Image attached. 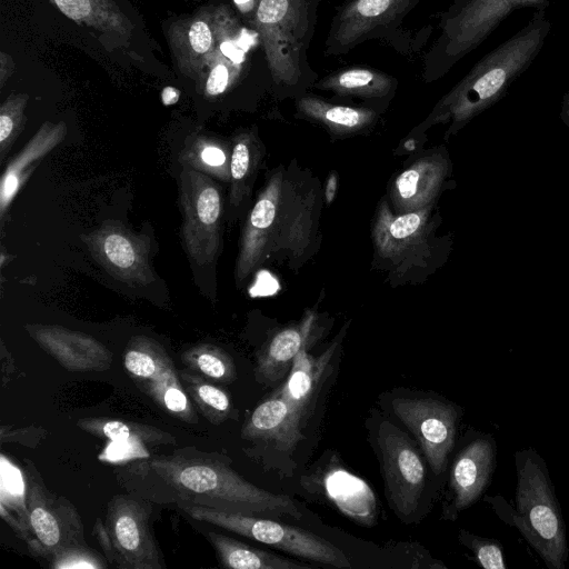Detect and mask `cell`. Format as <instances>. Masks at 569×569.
I'll use <instances>...</instances> for the list:
<instances>
[{
	"label": "cell",
	"instance_id": "1",
	"mask_svg": "<svg viewBox=\"0 0 569 569\" xmlns=\"http://www.w3.org/2000/svg\"><path fill=\"white\" fill-rule=\"evenodd\" d=\"M320 198L316 182L278 167L244 221L234 277L242 284L271 261L298 264L316 246Z\"/></svg>",
	"mask_w": 569,
	"mask_h": 569
},
{
	"label": "cell",
	"instance_id": "2",
	"mask_svg": "<svg viewBox=\"0 0 569 569\" xmlns=\"http://www.w3.org/2000/svg\"><path fill=\"white\" fill-rule=\"evenodd\" d=\"M133 469L150 476L171 495L176 493L177 503L248 516L301 518L289 496L271 493L250 483L228 462L212 455L180 450L170 456H156Z\"/></svg>",
	"mask_w": 569,
	"mask_h": 569
},
{
	"label": "cell",
	"instance_id": "3",
	"mask_svg": "<svg viewBox=\"0 0 569 569\" xmlns=\"http://www.w3.org/2000/svg\"><path fill=\"white\" fill-rule=\"evenodd\" d=\"M551 31L546 10L483 56L435 106L425 123H449L448 138L501 100L533 63Z\"/></svg>",
	"mask_w": 569,
	"mask_h": 569
},
{
	"label": "cell",
	"instance_id": "4",
	"mask_svg": "<svg viewBox=\"0 0 569 569\" xmlns=\"http://www.w3.org/2000/svg\"><path fill=\"white\" fill-rule=\"evenodd\" d=\"M320 0H260L252 28L258 32L278 98H299L318 79L308 51L315 34Z\"/></svg>",
	"mask_w": 569,
	"mask_h": 569
},
{
	"label": "cell",
	"instance_id": "5",
	"mask_svg": "<svg viewBox=\"0 0 569 569\" xmlns=\"http://www.w3.org/2000/svg\"><path fill=\"white\" fill-rule=\"evenodd\" d=\"M516 509L502 497H487L497 515L516 526L549 569H565L566 527L545 460L532 448L515 453Z\"/></svg>",
	"mask_w": 569,
	"mask_h": 569
},
{
	"label": "cell",
	"instance_id": "6",
	"mask_svg": "<svg viewBox=\"0 0 569 569\" xmlns=\"http://www.w3.org/2000/svg\"><path fill=\"white\" fill-rule=\"evenodd\" d=\"M549 4L550 0H455L439 16V32L423 58V80L433 82L446 76L513 11L546 10Z\"/></svg>",
	"mask_w": 569,
	"mask_h": 569
},
{
	"label": "cell",
	"instance_id": "7",
	"mask_svg": "<svg viewBox=\"0 0 569 569\" xmlns=\"http://www.w3.org/2000/svg\"><path fill=\"white\" fill-rule=\"evenodd\" d=\"M177 505L197 521L226 529L308 561L336 568L350 567L342 550L301 528L260 516L227 512L188 502Z\"/></svg>",
	"mask_w": 569,
	"mask_h": 569
},
{
	"label": "cell",
	"instance_id": "8",
	"mask_svg": "<svg viewBox=\"0 0 569 569\" xmlns=\"http://www.w3.org/2000/svg\"><path fill=\"white\" fill-rule=\"evenodd\" d=\"M421 0H347L332 17L325 41L326 56H342L369 40H383L405 52L400 30Z\"/></svg>",
	"mask_w": 569,
	"mask_h": 569
},
{
	"label": "cell",
	"instance_id": "9",
	"mask_svg": "<svg viewBox=\"0 0 569 569\" xmlns=\"http://www.w3.org/2000/svg\"><path fill=\"white\" fill-rule=\"evenodd\" d=\"M98 539L109 562L120 569H161L166 565L142 501L117 495L108 502L104 525L97 520Z\"/></svg>",
	"mask_w": 569,
	"mask_h": 569
},
{
	"label": "cell",
	"instance_id": "10",
	"mask_svg": "<svg viewBox=\"0 0 569 569\" xmlns=\"http://www.w3.org/2000/svg\"><path fill=\"white\" fill-rule=\"evenodd\" d=\"M182 213L181 239L198 266L216 261L221 244L223 198L219 186L204 172L184 168L179 177Z\"/></svg>",
	"mask_w": 569,
	"mask_h": 569
},
{
	"label": "cell",
	"instance_id": "11",
	"mask_svg": "<svg viewBox=\"0 0 569 569\" xmlns=\"http://www.w3.org/2000/svg\"><path fill=\"white\" fill-rule=\"evenodd\" d=\"M123 367L160 409L184 422H198L171 358L156 340L146 336L132 337L123 353Z\"/></svg>",
	"mask_w": 569,
	"mask_h": 569
},
{
	"label": "cell",
	"instance_id": "12",
	"mask_svg": "<svg viewBox=\"0 0 569 569\" xmlns=\"http://www.w3.org/2000/svg\"><path fill=\"white\" fill-rule=\"evenodd\" d=\"M240 26L227 4L203 7L171 22L167 40L177 69L198 83L221 42Z\"/></svg>",
	"mask_w": 569,
	"mask_h": 569
},
{
	"label": "cell",
	"instance_id": "13",
	"mask_svg": "<svg viewBox=\"0 0 569 569\" xmlns=\"http://www.w3.org/2000/svg\"><path fill=\"white\" fill-rule=\"evenodd\" d=\"M27 542L38 555L54 557L76 547H86L83 525L74 507L51 495L33 479L27 485Z\"/></svg>",
	"mask_w": 569,
	"mask_h": 569
},
{
	"label": "cell",
	"instance_id": "14",
	"mask_svg": "<svg viewBox=\"0 0 569 569\" xmlns=\"http://www.w3.org/2000/svg\"><path fill=\"white\" fill-rule=\"evenodd\" d=\"M92 258L114 279L129 287H143L156 279L150 262V241L119 221L106 220L82 234Z\"/></svg>",
	"mask_w": 569,
	"mask_h": 569
},
{
	"label": "cell",
	"instance_id": "15",
	"mask_svg": "<svg viewBox=\"0 0 569 569\" xmlns=\"http://www.w3.org/2000/svg\"><path fill=\"white\" fill-rule=\"evenodd\" d=\"M377 440L386 493L399 515L410 516L425 488L422 459L410 439L389 421L380 425Z\"/></svg>",
	"mask_w": 569,
	"mask_h": 569
},
{
	"label": "cell",
	"instance_id": "16",
	"mask_svg": "<svg viewBox=\"0 0 569 569\" xmlns=\"http://www.w3.org/2000/svg\"><path fill=\"white\" fill-rule=\"evenodd\" d=\"M392 408L417 437L432 471L441 473L455 443L459 408L430 398H397Z\"/></svg>",
	"mask_w": 569,
	"mask_h": 569
},
{
	"label": "cell",
	"instance_id": "17",
	"mask_svg": "<svg viewBox=\"0 0 569 569\" xmlns=\"http://www.w3.org/2000/svg\"><path fill=\"white\" fill-rule=\"evenodd\" d=\"M432 206L420 210L395 213L382 201L377 210L372 228L376 253L383 260L402 266L422 254L431 236Z\"/></svg>",
	"mask_w": 569,
	"mask_h": 569
},
{
	"label": "cell",
	"instance_id": "18",
	"mask_svg": "<svg viewBox=\"0 0 569 569\" xmlns=\"http://www.w3.org/2000/svg\"><path fill=\"white\" fill-rule=\"evenodd\" d=\"M497 466V445L490 435H478L456 457L449 479L451 502L446 518L473 505L491 482Z\"/></svg>",
	"mask_w": 569,
	"mask_h": 569
},
{
	"label": "cell",
	"instance_id": "19",
	"mask_svg": "<svg viewBox=\"0 0 569 569\" xmlns=\"http://www.w3.org/2000/svg\"><path fill=\"white\" fill-rule=\"evenodd\" d=\"M26 330L68 371H104L111 366L110 350L90 335L57 325H27Z\"/></svg>",
	"mask_w": 569,
	"mask_h": 569
},
{
	"label": "cell",
	"instance_id": "20",
	"mask_svg": "<svg viewBox=\"0 0 569 569\" xmlns=\"http://www.w3.org/2000/svg\"><path fill=\"white\" fill-rule=\"evenodd\" d=\"M451 161L445 150L419 158L395 180L391 200L398 213L420 210L432 206L447 178Z\"/></svg>",
	"mask_w": 569,
	"mask_h": 569
},
{
	"label": "cell",
	"instance_id": "21",
	"mask_svg": "<svg viewBox=\"0 0 569 569\" xmlns=\"http://www.w3.org/2000/svg\"><path fill=\"white\" fill-rule=\"evenodd\" d=\"M67 131V124L63 121L43 122L21 151L7 164L0 179L1 221L36 167L64 140Z\"/></svg>",
	"mask_w": 569,
	"mask_h": 569
},
{
	"label": "cell",
	"instance_id": "22",
	"mask_svg": "<svg viewBox=\"0 0 569 569\" xmlns=\"http://www.w3.org/2000/svg\"><path fill=\"white\" fill-rule=\"evenodd\" d=\"M302 416L283 398L274 395L253 410L242 427L241 437L247 440L273 441L281 450L291 451L303 438Z\"/></svg>",
	"mask_w": 569,
	"mask_h": 569
},
{
	"label": "cell",
	"instance_id": "23",
	"mask_svg": "<svg viewBox=\"0 0 569 569\" xmlns=\"http://www.w3.org/2000/svg\"><path fill=\"white\" fill-rule=\"evenodd\" d=\"M315 316L310 312L296 326L277 332L258 353L256 375L263 383H274L290 371L297 355L308 347Z\"/></svg>",
	"mask_w": 569,
	"mask_h": 569
},
{
	"label": "cell",
	"instance_id": "24",
	"mask_svg": "<svg viewBox=\"0 0 569 569\" xmlns=\"http://www.w3.org/2000/svg\"><path fill=\"white\" fill-rule=\"evenodd\" d=\"M320 479L321 491L345 516L365 526L375 522V495L361 478L335 467L328 469Z\"/></svg>",
	"mask_w": 569,
	"mask_h": 569
},
{
	"label": "cell",
	"instance_id": "25",
	"mask_svg": "<svg viewBox=\"0 0 569 569\" xmlns=\"http://www.w3.org/2000/svg\"><path fill=\"white\" fill-rule=\"evenodd\" d=\"M397 86L398 80L386 72L367 67H350L329 73L313 87L340 97L385 100L393 97Z\"/></svg>",
	"mask_w": 569,
	"mask_h": 569
},
{
	"label": "cell",
	"instance_id": "26",
	"mask_svg": "<svg viewBox=\"0 0 569 569\" xmlns=\"http://www.w3.org/2000/svg\"><path fill=\"white\" fill-rule=\"evenodd\" d=\"M69 19L98 32L127 41L133 24L114 0H51Z\"/></svg>",
	"mask_w": 569,
	"mask_h": 569
},
{
	"label": "cell",
	"instance_id": "27",
	"mask_svg": "<svg viewBox=\"0 0 569 569\" xmlns=\"http://www.w3.org/2000/svg\"><path fill=\"white\" fill-rule=\"evenodd\" d=\"M296 108L300 116L319 122L338 134L367 129L378 116L371 108L335 104L307 92L296 99Z\"/></svg>",
	"mask_w": 569,
	"mask_h": 569
},
{
	"label": "cell",
	"instance_id": "28",
	"mask_svg": "<svg viewBox=\"0 0 569 569\" xmlns=\"http://www.w3.org/2000/svg\"><path fill=\"white\" fill-rule=\"evenodd\" d=\"M221 567L230 569H310L312 565L249 546L216 531H207Z\"/></svg>",
	"mask_w": 569,
	"mask_h": 569
},
{
	"label": "cell",
	"instance_id": "29",
	"mask_svg": "<svg viewBox=\"0 0 569 569\" xmlns=\"http://www.w3.org/2000/svg\"><path fill=\"white\" fill-rule=\"evenodd\" d=\"M332 350H335V346H331L320 357L313 358L307 348H303L295 358L287 382L277 395L296 410L305 413L331 358Z\"/></svg>",
	"mask_w": 569,
	"mask_h": 569
},
{
	"label": "cell",
	"instance_id": "30",
	"mask_svg": "<svg viewBox=\"0 0 569 569\" xmlns=\"http://www.w3.org/2000/svg\"><path fill=\"white\" fill-rule=\"evenodd\" d=\"M262 158V144L254 131L239 133L230 154L229 202L237 209L251 191Z\"/></svg>",
	"mask_w": 569,
	"mask_h": 569
},
{
	"label": "cell",
	"instance_id": "31",
	"mask_svg": "<svg viewBox=\"0 0 569 569\" xmlns=\"http://www.w3.org/2000/svg\"><path fill=\"white\" fill-rule=\"evenodd\" d=\"M77 426L96 437H103L118 445L159 446L173 443L176 439L152 426L126 422L108 418H83Z\"/></svg>",
	"mask_w": 569,
	"mask_h": 569
},
{
	"label": "cell",
	"instance_id": "32",
	"mask_svg": "<svg viewBox=\"0 0 569 569\" xmlns=\"http://www.w3.org/2000/svg\"><path fill=\"white\" fill-rule=\"evenodd\" d=\"M179 377L191 401L208 421L219 425L230 417L232 402L223 389L190 369L179 371Z\"/></svg>",
	"mask_w": 569,
	"mask_h": 569
},
{
	"label": "cell",
	"instance_id": "33",
	"mask_svg": "<svg viewBox=\"0 0 569 569\" xmlns=\"http://www.w3.org/2000/svg\"><path fill=\"white\" fill-rule=\"evenodd\" d=\"M250 52L240 57H229L220 48L208 61L197 83L207 98H217L232 89L244 72Z\"/></svg>",
	"mask_w": 569,
	"mask_h": 569
},
{
	"label": "cell",
	"instance_id": "34",
	"mask_svg": "<svg viewBox=\"0 0 569 569\" xmlns=\"http://www.w3.org/2000/svg\"><path fill=\"white\" fill-rule=\"evenodd\" d=\"M181 360L188 369L218 382L230 383L237 378L232 358L214 345L192 346L181 355Z\"/></svg>",
	"mask_w": 569,
	"mask_h": 569
},
{
	"label": "cell",
	"instance_id": "35",
	"mask_svg": "<svg viewBox=\"0 0 569 569\" xmlns=\"http://www.w3.org/2000/svg\"><path fill=\"white\" fill-rule=\"evenodd\" d=\"M187 168H192L217 176L222 180H230V158L223 148L213 140L197 137L181 153Z\"/></svg>",
	"mask_w": 569,
	"mask_h": 569
},
{
	"label": "cell",
	"instance_id": "36",
	"mask_svg": "<svg viewBox=\"0 0 569 569\" xmlns=\"http://www.w3.org/2000/svg\"><path fill=\"white\" fill-rule=\"evenodd\" d=\"M29 101L27 93L9 94L0 107V161L2 162L26 123L24 110Z\"/></svg>",
	"mask_w": 569,
	"mask_h": 569
},
{
	"label": "cell",
	"instance_id": "37",
	"mask_svg": "<svg viewBox=\"0 0 569 569\" xmlns=\"http://www.w3.org/2000/svg\"><path fill=\"white\" fill-rule=\"evenodd\" d=\"M461 543L475 553L477 562L485 569H506L499 541L475 536L465 530L459 535Z\"/></svg>",
	"mask_w": 569,
	"mask_h": 569
},
{
	"label": "cell",
	"instance_id": "38",
	"mask_svg": "<svg viewBox=\"0 0 569 569\" xmlns=\"http://www.w3.org/2000/svg\"><path fill=\"white\" fill-rule=\"evenodd\" d=\"M53 568H104L106 563L94 550L76 547L63 550L52 557Z\"/></svg>",
	"mask_w": 569,
	"mask_h": 569
},
{
	"label": "cell",
	"instance_id": "39",
	"mask_svg": "<svg viewBox=\"0 0 569 569\" xmlns=\"http://www.w3.org/2000/svg\"><path fill=\"white\" fill-rule=\"evenodd\" d=\"M14 70L12 57L4 51L0 52V88H3L6 81Z\"/></svg>",
	"mask_w": 569,
	"mask_h": 569
},
{
	"label": "cell",
	"instance_id": "40",
	"mask_svg": "<svg viewBox=\"0 0 569 569\" xmlns=\"http://www.w3.org/2000/svg\"><path fill=\"white\" fill-rule=\"evenodd\" d=\"M236 9L243 16L253 21L254 13L260 0H232Z\"/></svg>",
	"mask_w": 569,
	"mask_h": 569
},
{
	"label": "cell",
	"instance_id": "41",
	"mask_svg": "<svg viewBox=\"0 0 569 569\" xmlns=\"http://www.w3.org/2000/svg\"><path fill=\"white\" fill-rule=\"evenodd\" d=\"M337 174L336 172H331L327 179L325 187V200L327 204H330L335 200L337 192Z\"/></svg>",
	"mask_w": 569,
	"mask_h": 569
},
{
	"label": "cell",
	"instance_id": "42",
	"mask_svg": "<svg viewBox=\"0 0 569 569\" xmlns=\"http://www.w3.org/2000/svg\"><path fill=\"white\" fill-rule=\"evenodd\" d=\"M559 116L566 124L569 134V91L565 92L562 96Z\"/></svg>",
	"mask_w": 569,
	"mask_h": 569
},
{
	"label": "cell",
	"instance_id": "43",
	"mask_svg": "<svg viewBox=\"0 0 569 569\" xmlns=\"http://www.w3.org/2000/svg\"><path fill=\"white\" fill-rule=\"evenodd\" d=\"M179 99V91L174 88H166L162 92V100L166 104L174 103Z\"/></svg>",
	"mask_w": 569,
	"mask_h": 569
},
{
	"label": "cell",
	"instance_id": "44",
	"mask_svg": "<svg viewBox=\"0 0 569 569\" xmlns=\"http://www.w3.org/2000/svg\"><path fill=\"white\" fill-rule=\"evenodd\" d=\"M405 149L408 151H412L416 149V141L413 139H409L405 143Z\"/></svg>",
	"mask_w": 569,
	"mask_h": 569
}]
</instances>
